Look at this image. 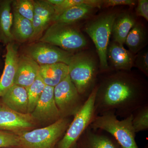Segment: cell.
<instances>
[{
    "label": "cell",
    "mask_w": 148,
    "mask_h": 148,
    "mask_svg": "<svg viewBox=\"0 0 148 148\" xmlns=\"http://www.w3.org/2000/svg\"><path fill=\"white\" fill-rule=\"evenodd\" d=\"M45 86V84L39 75L35 81L27 88L29 113L31 114L34 110Z\"/></svg>",
    "instance_id": "cell-23"
},
{
    "label": "cell",
    "mask_w": 148,
    "mask_h": 148,
    "mask_svg": "<svg viewBox=\"0 0 148 148\" xmlns=\"http://www.w3.org/2000/svg\"><path fill=\"white\" fill-rule=\"evenodd\" d=\"M136 23L135 18L130 14L123 13L117 16L112 29L114 42L123 46L127 35Z\"/></svg>",
    "instance_id": "cell-19"
},
{
    "label": "cell",
    "mask_w": 148,
    "mask_h": 148,
    "mask_svg": "<svg viewBox=\"0 0 148 148\" xmlns=\"http://www.w3.org/2000/svg\"><path fill=\"white\" fill-rule=\"evenodd\" d=\"M36 123L31 114L18 112L0 104V130L18 135L31 130Z\"/></svg>",
    "instance_id": "cell-10"
},
{
    "label": "cell",
    "mask_w": 148,
    "mask_h": 148,
    "mask_svg": "<svg viewBox=\"0 0 148 148\" xmlns=\"http://www.w3.org/2000/svg\"><path fill=\"white\" fill-rule=\"evenodd\" d=\"M25 55L41 66L56 63L69 65L74 54L57 47L42 42L32 44L24 49Z\"/></svg>",
    "instance_id": "cell-9"
},
{
    "label": "cell",
    "mask_w": 148,
    "mask_h": 148,
    "mask_svg": "<svg viewBox=\"0 0 148 148\" xmlns=\"http://www.w3.org/2000/svg\"><path fill=\"white\" fill-rule=\"evenodd\" d=\"M132 115L122 120L113 112L95 117L89 127L102 130L112 136L122 148H139L135 141L136 132L132 124Z\"/></svg>",
    "instance_id": "cell-2"
},
{
    "label": "cell",
    "mask_w": 148,
    "mask_h": 148,
    "mask_svg": "<svg viewBox=\"0 0 148 148\" xmlns=\"http://www.w3.org/2000/svg\"><path fill=\"white\" fill-rule=\"evenodd\" d=\"M107 56L116 70L130 71L133 66L134 58L132 53L116 42L109 45Z\"/></svg>",
    "instance_id": "cell-16"
},
{
    "label": "cell",
    "mask_w": 148,
    "mask_h": 148,
    "mask_svg": "<svg viewBox=\"0 0 148 148\" xmlns=\"http://www.w3.org/2000/svg\"><path fill=\"white\" fill-rule=\"evenodd\" d=\"M145 40V34L143 26L136 22L127 35L125 43L130 52L138 53L143 47Z\"/></svg>",
    "instance_id": "cell-22"
},
{
    "label": "cell",
    "mask_w": 148,
    "mask_h": 148,
    "mask_svg": "<svg viewBox=\"0 0 148 148\" xmlns=\"http://www.w3.org/2000/svg\"><path fill=\"white\" fill-rule=\"evenodd\" d=\"M19 144L18 135L0 130V148H18Z\"/></svg>",
    "instance_id": "cell-27"
},
{
    "label": "cell",
    "mask_w": 148,
    "mask_h": 148,
    "mask_svg": "<svg viewBox=\"0 0 148 148\" xmlns=\"http://www.w3.org/2000/svg\"><path fill=\"white\" fill-rule=\"evenodd\" d=\"M53 94L61 118L74 116L86 100L80 95L69 75L54 87Z\"/></svg>",
    "instance_id": "cell-8"
},
{
    "label": "cell",
    "mask_w": 148,
    "mask_h": 148,
    "mask_svg": "<svg viewBox=\"0 0 148 148\" xmlns=\"http://www.w3.org/2000/svg\"><path fill=\"white\" fill-rule=\"evenodd\" d=\"M40 41L69 52L81 49L86 45L85 38L77 29L71 24L58 22H53Z\"/></svg>",
    "instance_id": "cell-7"
},
{
    "label": "cell",
    "mask_w": 148,
    "mask_h": 148,
    "mask_svg": "<svg viewBox=\"0 0 148 148\" xmlns=\"http://www.w3.org/2000/svg\"><path fill=\"white\" fill-rule=\"evenodd\" d=\"M96 85V116L113 112L117 116L126 118L148 105L147 83L132 74L119 72L109 75Z\"/></svg>",
    "instance_id": "cell-1"
},
{
    "label": "cell",
    "mask_w": 148,
    "mask_h": 148,
    "mask_svg": "<svg viewBox=\"0 0 148 148\" xmlns=\"http://www.w3.org/2000/svg\"><path fill=\"white\" fill-rule=\"evenodd\" d=\"M76 148H122L109 133L88 127L78 141Z\"/></svg>",
    "instance_id": "cell-12"
},
{
    "label": "cell",
    "mask_w": 148,
    "mask_h": 148,
    "mask_svg": "<svg viewBox=\"0 0 148 148\" xmlns=\"http://www.w3.org/2000/svg\"><path fill=\"white\" fill-rule=\"evenodd\" d=\"M135 1L132 0H104L102 1V6L106 7H114L115 6L126 5L133 6L135 5Z\"/></svg>",
    "instance_id": "cell-31"
},
{
    "label": "cell",
    "mask_w": 148,
    "mask_h": 148,
    "mask_svg": "<svg viewBox=\"0 0 148 148\" xmlns=\"http://www.w3.org/2000/svg\"><path fill=\"white\" fill-rule=\"evenodd\" d=\"M69 76L80 95L87 99L96 86L97 71L95 61L87 54H74L68 65Z\"/></svg>",
    "instance_id": "cell-4"
},
{
    "label": "cell",
    "mask_w": 148,
    "mask_h": 148,
    "mask_svg": "<svg viewBox=\"0 0 148 148\" xmlns=\"http://www.w3.org/2000/svg\"><path fill=\"white\" fill-rule=\"evenodd\" d=\"M5 66L0 78V98L14 84L18 55L13 43L6 45Z\"/></svg>",
    "instance_id": "cell-13"
},
{
    "label": "cell",
    "mask_w": 148,
    "mask_h": 148,
    "mask_svg": "<svg viewBox=\"0 0 148 148\" xmlns=\"http://www.w3.org/2000/svg\"><path fill=\"white\" fill-rule=\"evenodd\" d=\"M40 69V65L29 56L18 57L14 84L27 88L39 75Z\"/></svg>",
    "instance_id": "cell-14"
},
{
    "label": "cell",
    "mask_w": 148,
    "mask_h": 148,
    "mask_svg": "<svg viewBox=\"0 0 148 148\" xmlns=\"http://www.w3.org/2000/svg\"><path fill=\"white\" fill-rule=\"evenodd\" d=\"M2 103L14 111L28 113V97L27 88L14 84L1 97Z\"/></svg>",
    "instance_id": "cell-15"
},
{
    "label": "cell",
    "mask_w": 148,
    "mask_h": 148,
    "mask_svg": "<svg viewBox=\"0 0 148 148\" xmlns=\"http://www.w3.org/2000/svg\"><path fill=\"white\" fill-rule=\"evenodd\" d=\"M96 85L80 110L74 116L65 134L55 148H76L79 138L96 116L95 109Z\"/></svg>",
    "instance_id": "cell-5"
},
{
    "label": "cell",
    "mask_w": 148,
    "mask_h": 148,
    "mask_svg": "<svg viewBox=\"0 0 148 148\" xmlns=\"http://www.w3.org/2000/svg\"><path fill=\"white\" fill-rule=\"evenodd\" d=\"M49 23L39 16L34 14L32 21V26L34 31V36H38L42 32Z\"/></svg>",
    "instance_id": "cell-29"
},
{
    "label": "cell",
    "mask_w": 148,
    "mask_h": 148,
    "mask_svg": "<svg viewBox=\"0 0 148 148\" xmlns=\"http://www.w3.org/2000/svg\"><path fill=\"white\" fill-rule=\"evenodd\" d=\"M116 16V14L114 12L102 15L89 22L85 28V32L95 44L102 71H106L109 69L107 52L113 25Z\"/></svg>",
    "instance_id": "cell-6"
},
{
    "label": "cell",
    "mask_w": 148,
    "mask_h": 148,
    "mask_svg": "<svg viewBox=\"0 0 148 148\" xmlns=\"http://www.w3.org/2000/svg\"><path fill=\"white\" fill-rule=\"evenodd\" d=\"M48 2L52 5L53 6H57L61 4L64 0H47Z\"/></svg>",
    "instance_id": "cell-32"
},
{
    "label": "cell",
    "mask_w": 148,
    "mask_h": 148,
    "mask_svg": "<svg viewBox=\"0 0 148 148\" xmlns=\"http://www.w3.org/2000/svg\"><path fill=\"white\" fill-rule=\"evenodd\" d=\"M132 124L136 133L148 129V105L137 110L132 114Z\"/></svg>",
    "instance_id": "cell-25"
},
{
    "label": "cell",
    "mask_w": 148,
    "mask_h": 148,
    "mask_svg": "<svg viewBox=\"0 0 148 148\" xmlns=\"http://www.w3.org/2000/svg\"><path fill=\"white\" fill-rule=\"evenodd\" d=\"M53 89L54 87L46 85L34 109L31 113L36 122L51 124L61 118L54 100Z\"/></svg>",
    "instance_id": "cell-11"
},
{
    "label": "cell",
    "mask_w": 148,
    "mask_h": 148,
    "mask_svg": "<svg viewBox=\"0 0 148 148\" xmlns=\"http://www.w3.org/2000/svg\"><path fill=\"white\" fill-rule=\"evenodd\" d=\"M34 14L39 16L47 22L51 21L55 14L53 6L47 0L33 1Z\"/></svg>",
    "instance_id": "cell-24"
},
{
    "label": "cell",
    "mask_w": 148,
    "mask_h": 148,
    "mask_svg": "<svg viewBox=\"0 0 148 148\" xmlns=\"http://www.w3.org/2000/svg\"><path fill=\"white\" fill-rule=\"evenodd\" d=\"M135 64L137 67L146 76L148 75V52L147 51H143L138 53Z\"/></svg>",
    "instance_id": "cell-28"
},
{
    "label": "cell",
    "mask_w": 148,
    "mask_h": 148,
    "mask_svg": "<svg viewBox=\"0 0 148 148\" xmlns=\"http://www.w3.org/2000/svg\"><path fill=\"white\" fill-rule=\"evenodd\" d=\"M11 0L0 1V43L6 46L13 42V14Z\"/></svg>",
    "instance_id": "cell-17"
},
{
    "label": "cell",
    "mask_w": 148,
    "mask_h": 148,
    "mask_svg": "<svg viewBox=\"0 0 148 148\" xmlns=\"http://www.w3.org/2000/svg\"><path fill=\"white\" fill-rule=\"evenodd\" d=\"M94 8L86 4L76 5L69 9L52 18L53 22L72 24L85 18L90 14Z\"/></svg>",
    "instance_id": "cell-21"
},
{
    "label": "cell",
    "mask_w": 148,
    "mask_h": 148,
    "mask_svg": "<svg viewBox=\"0 0 148 148\" xmlns=\"http://www.w3.org/2000/svg\"><path fill=\"white\" fill-rule=\"evenodd\" d=\"M0 61H1V56H0Z\"/></svg>",
    "instance_id": "cell-33"
},
{
    "label": "cell",
    "mask_w": 148,
    "mask_h": 148,
    "mask_svg": "<svg viewBox=\"0 0 148 148\" xmlns=\"http://www.w3.org/2000/svg\"><path fill=\"white\" fill-rule=\"evenodd\" d=\"M71 122L68 117L61 118L46 127L18 134V148H55Z\"/></svg>",
    "instance_id": "cell-3"
},
{
    "label": "cell",
    "mask_w": 148,
    "mask_h": 148,
    "mask_svg": "<svg viewBox=\"0 0 148 148\" xmlns=\"http://www.w3.org/2000/svg\"><path fill=\"white\" fill-rule=\"evenodd\" d=\"M137 16H141L148 21V1L139 0L136 9Z\"/></svg>",
    "instance_id": "cell-30"
},
{
    "label": "cell",
    "mask_w": 148,
    "mask_h": 148,
    "mask_svg": "<svg viewBox=\"0 0 148 148\" xmlns=\"http://www.w3.org/2000/svg\"><path fill=\"white\" fill-rule=\"evenodd\" d=\"M39 75L46 85L54 87L69 75V66L61 63L41 66Z\"/></svg>",
    "instance_id": "cell-18"
},
{
    "label": "cell",
    "mask_w": 148,
    "mask_h": 148,
    "mask_svg": "<svg viewBox=\"0 0 148 148\" xmlns=\"http://www.w3.org/2000/svg\"><path fill=\"white\" fill-rule=\"evenodd\" d=\"M12 33L14 40L25 41L34 37L32 21L13 12Z\"/></svg>",
    "instance_id": "cell-20"
},
{
    "label": "cell",
    "mask_w": 148,
    "mask_h": 148,
    "mask_svg": "<svg viewBox=\"0 0 148 148\" xmlns=\"http://www.w3.org/2000/svg\"><path fill=\"white\" fill-rule=\"evenodd\" d=\"M13 12L24 18L32 21L34 15V3L30 0H16L12 1V4Z\"/></svg>",
    "instance_id": "cell-26"
}]
</instances>
